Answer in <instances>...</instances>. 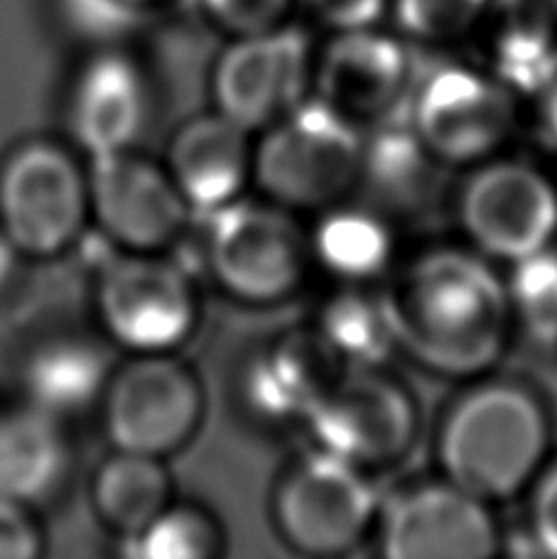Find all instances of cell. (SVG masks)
<instances>
[{"instance_id": "obj_1", "label": "cell", "mask_w": 557, "mask_h": 559, "mask_svg": "<svg viewBox=\"0 0 557 559\" xmlns=\"http://www.w3.org/2000/svg\"><path fill=\"white\" fill-rule=\"evenodd\" d=\"M381 302L395 346L432 373L484 376L509 346V293L479 253L427 251L398 273Z\"/></svg>"}, {"instance_id": "obj_2", "label": "cell", "mask_w": 557, "mask_h": 559, "mask_svg": "<svg viewBox=\"0 0 557 559\" xmlns=\"http://www.w3.org/2000/svg\"><path fill=\"white\" fill-rule=\"evenodd\" d=\"M550 415L531 388L482 381L447 411L437 435L442 478L484 503L511 501L548 462Z\"/></svg>"}, {"instance_id": "obj_3", "label": "cell", "mask_w": 557, "mask_h": 559, "mask_svg": "<svg viewBox=\"0 0 557 559\" xmlns=\"http://www.w3.org/2000/svg\"><path fill=\"white\" fill-rule=\"evenodd\" d=\"M362 126L320 98H305L263 128L253 147V182L291 212H324L359 187Z\"/></svg>"}, {"instance_id": "obj_4", "label": "cell", "mask_w": 557, "mask_h": 559, "mask_svg": "<svg viewBox=\"0 0 557 559\" xmlns=\"http://www.w3.org/2000/svg\"><path fill=\"white\" fill-rule=\"evenodd\" d=\"M204 216L206 271L224 293L265 307L300 289L312 251L291 209L236 199Z\"/></svg>"}, {"instance_id": "obj_5", "label": "cell", "mask_w": 557, "mask_h": 559, "mask_svg": "<svg viewBox=\"0 0 557 559\" xmlns=\"http://www.w3.org/2000/svg\"><path fill=\"white\" fill-rule=\"evenodd\" d=\"M94 299L106 336L131 354H173L199 322L192 277L163 253L111 248L98 263Z\"/></svg>"}, {"instance_id": "obj_6", "label": "cell", "mask_w": 557, "mask_h": 559, "mask_svg": "<svg viewBox=\"0 0 557 559\" xmlns=\"http://www.w3.org/2000/svg\"><path fill=\"white\" fill-rule=\"evenodd\" d=\"M92 222L88 177L55 140H27L0 167V228L23 258H57Z\"/></svg>"}, {"instance_id": "obj_7", "label": "cell", "mask_w": 557, "mask_h": 559, "mask_svg": "<svg viewBox=\"0 0 557 559\" xmlns=\"http://www.w3.org/2000/svg\"><path fill=\"white\" fill-rule=\"evenodd\" d=\"M364 472L322 449L287 468L273 493L283 543L310 557L346 555L362 545L378 518V496Z\"/></svg>"}, {"instance_id": "obj_8", "label": "cell", "mask_w": 557, "mask_h": 559, "mask_svg": "<svg viewBox=\"0 0 557 559\" xmlns=\"http://www.w3.org/2000/svg\"><path fill=\"white\" fill-rule=\"evenodd\" d=\"M102 411L114 449L167 459L202 425L204 391L173 354H133L111 373Z\"/></svg>"}, {"instance_id": "obj_9", "label": "cell", "mask_w": 557, "mask_h": 559, "mask_svg": "<svg viewBox=\"0 0 557 559\" xmlns=\"http://www.w3.org/2000/svg\"><path fill=\"white\" fill-rule=\"evenodd\" d=\"M411 128L437 163L476 167L515 131V96L491 72L445 64L415 88Z\"/></svg>"}, {"instance_id": "obj_10", "label": "cell", "mask_w": 557, "mask_h": 559, "mask_svg": "<svg viewBox=\"0 0 557 559\" xmlns=\"http://www.w3.org/2000/svg\"><path fill=\"white\" fill-rule=\"evenodd\" d=\"M457 214L476 251L513 265L555 243L557 187L533 165L491 157L464 182Z\"/></svg>"}, {"instance_id": "obj_11", "label": "cell", "mask_w": 557, "mask_h": 559, "mask_svg": "<svg viewBox=\"0 0 557 559\" xmlns=\"http://www.w3.org/2000/svg\"><path fill=\"white\" fill-rule=\"evenodd\" d=\"M322 452L362 468L401 459L417 435V407L405 388L376 368H346L305 417Z\"/></svg>"}, {"instance_id": "obj_12", "label": "cell", "mask_w": 557, "mask_h": 559, "mask_svg": "<svg viewBox=\"0 0 557 559\" xmlns=\"http://www.w3.org/2000/svg\"><path fill=\"white\" fill-rule=\"evenodd\" d=\"M88 214L118 251L163 253L182 236L192 209L163 163L133 150L92 157Z\"/></svg>"}, {"instance_id": "obj_13", "label": "cell", "mask_w": 557, "mask_h": 559, "mask_svg": "<svg viewBox=\"0 0 557 559\" xmlns=\"http://www.w3.org/2000/svg\"><path fill=\"white\" fill-rule=\"evenodd\" d=\"M312 69L310 39L300 29L273 27L238 37L214 64L216 111L248 133L263 131L305 102Z\"/></svg>"}, {"instance_id": "obj_14", "label": "cell", "mask_w": 557, "mask_h": 559, "mask_svg": "<svg viewBox=\"0 0 557 559\" xmlns=\"http://www.w3.org/2000/svg\"><path fill=\"white\" fill-rule=\"evenodd\" d=\"M499 547L491 506L447 478L398 496L381 518L388 559H486Z\"/></svg>"}, {"instance_id": "obj_15", "label": "cell", "mask_w": 557, "mask_h": 559, "mask_svg": "<svg viewBox=\"0 0 557 559\" xmlns=\"http://www.w3.org/2000/svg\"><path fill=\"white\" fill-rule=\"evenodd\" d=\"M151 121V86L131 55L102 47L79 67L67 96V123L88 157L133 150Z\"/></svg>"}, {"instance_id": "obj_16", "label": "cell", "mask_w": 557, "mask_h": 559, "mask_svg": "<svg viewBox=\"0 0 557 559\" xmlns=\"http://www.w3.org/2000/svg\"><path fill=\"white\" fill-rule=\"evenodd\" d=\"M317 98L356 126L376 123L401 106L413 84L411 57L398 39L371 27L344 29L312 69Z\"/></svg>"}, {"instance_id": "obj_17", "label": "cell", "mask_w": 557, "mask_h": 559, "mask_svg": "<svg viewBox=\"0 0 557 559\" xmlns=\"http://www.w3.org/2000/svg\"><path fill=\"white\" fill-rule=\"evenodd\" d=\"M344 371L346 364L320 329H295L246 366L244 401L258 417L271 423H305Z\"/></svg>"}, {"instance_id": "obj_18", "label": "cell", "mask_w": 557, "mask_h": 559, "mask_svg": "<svg viewBox=\"0 0 557 559\" xmlns=\"http://www.w3.org/2000/svg\"><path fill=\"white\" fill-rule=\"evenodd\" d=\"M251 133L212 111L177 128L167 145L165 169L192 212L212 214L241 199L253 177Z\"/></svg>"}, {"instance_id": "obj_19", "label": "cell", "mask_w": 557, "mask_h": 559, "mask_svg": "<svg viewBox=\"0 0 557 559\" xmlns=\"http://www.w3.org/2000/svg\"><path fill=\"white\" fill-rule=\"evenodd\" d=\"M64 419L33 403L0 407V496L37 506L52 498L72 472Z\"/></svg>"}, {"instance_id": "obj_20", "label": "cell", "mask_w": 557, "mask_h": 559, "mask_svg": "<svg viewBox=\"0 0 557 559\" xmlns=\"http://www.w3.org/2000/svg\"><path fill=\"white\" fill-rule=\"evenodd\" d=\"M111 373L106 352L92 338H47L23 364L25 401L67 423L102 405Z\"/></svg>"}, {"instance_id": "obj_21", "label": "cell", "mask_w": 557, "mask_h": 559, "mask_svg": "<svg viewBox=\"0 0 557 559\" xmlns=\"http://www.w3.org/2000/svg\"><path fill=\"white\" fill-rule=\"evenodd\" d=\"M92 503L98 521L123 540L141 533L173 503V476L165 459L114 449L92 478Z\"/></svg>"}, {"instance_id": "obj_22", "label": "cell", "mask_w": 557, "mask_h": 559, "mask_svg": "<svg viewBox=\"0 0 557 559\" xmlns=\"http://www.w3.org/2000/svg\"><path fill=\"white\" fill-rule=\"evenodd\" d=\"M437 167L445 165L427 153L407 126L366 143L359 187L369 189L378 212H420L437 187Z\"/></svg>"}, {"instance_id": "obj_23", "label": "cell", "mask_w": 557, "mask_h": 559, "mask_svg": "<svg viewBox=\"0 0 557 559\" xmlns=\"http://www.w3.org/2000/svg\"><path fill=\"white\" fill-rule=\"evenodd\" d=\"M491 67L513 94L550 88L557 82V43L548 10L511 0L491 39Z\"/></svg>"}, {"instance_id": "obj_24", "label": "cell", "mask_w": 557, "mask_h": 559, "mask_svg": "<svg viewBox=\"0 0 557 559\" xmlns=\"http://www.w3.org/2000/svg\"><path fill=\"white\" fill-rule=\"evenodd\" d=\"M310 236L312 261L352 283L378 275L391 261L393 238L381 216L366 209L330 206Z\"/></svg>"}, {"instance_id": "obj_25", "label": "cell", "mask_w": 557, "mask_h": 559, "mask_svg": "<svg viewBox=\"0 0 557 559\" xmlns=\"http://www.w3.org/2000/svg\"><path fill=\"white\" fill-rule=\"evenodd\" d=\"M317 329L342 356L346 368H376L398 348L381 297L356 289L332 297Z\"/></svg>"}, {"instance_id": "obj_26", "label": "cell", "mask_w": 557, "mask_h": 559, "mask_svg": "<svg viewBox=\"0 0 557 559\" xmlns=\"http://www.w3.org/2000/svg\"><path fill=\"white\" fill-rule=\"evenodd\" d=\"M222 547L216 518L189 503H170L141 533L123 540V552L138 559H214Z\"/></svg>"}, {"instance_id": "obj_27", "label": "cell", "mask_w": 557, "mask_h": 559, "mask_svg": "<svg viewBox=\"0 0 557 559\" xmlns=\"http://www.w3.org/2000/svg\"><path fill=\"white\" fill-rule=\"evenodd\" d=\"M506 283L513 324L535 338H557V253L550 248L511 265Z\"/></svg>"}, {"instance_id": "obj_28", "label": "cell", "mask_w": 557, "mask_h": 559, "mask_svg": "<svg viewBox=\"0 0 557 559\" xmlns=\"http://www.w3.org/2000/svg\"><path fill=\"white\" fill-rule=\"evenodd\" d=\"M489 0H395V17L407 35L440 43L476 25Z\"/></svg>"}, {"instance_id": "obj_29", "label": "cell", "mask_w": 557, "mask_h": 559, "mask_svg": "<svg viewBox=\"0 0 557 559\" xmlns=\"http://www.w3.org/2000/svg\"><path fill=\"white\" fill-rule=\"evenodd\" d=\"M67 25L79 37L102 47H114L133 35L143 23L145 10L128 0H59Z\"/></svg>"}, {"instance_id": "obj_30", "label": "cell", "mask_w": 557, "mask_h": 559, "mask_svg": "<svg viewBox=\"0 0 557 559\" xmlns=\"http://www.w3.org/2000/svg\"><path fill=\"white\" fill-rule=\"evenodd\" d=\"M216 27L236 37L258 35L281 23L287 0H194Z\"/></svg>"}, {"instance_id": "obj_31", "label": "cell", "mask_w": 557, "mask_h": 559, "mask_svg": "<svg viewBox=\"0 0 557 559\" xmlns=\"http://www.w3.org/2000/svg\"><path fill=\"white\" fill-rule=\"evenodd\" d=\"M43 547L33 508L0 496V559H35L43 555Z\"/></svg>"}, {"instance_id": "obj_32", "label": "cell", "mask_w": 557, "mask_h": 559, "mask_svg": "<svg viewBox=\"0 0 557 559\" xmlns=\"http://www.w3.org/2000/svg\"><path fill=\"white\" fill-rule=\"evenodd\" d=\"M531 525L535 543L557 557V462L545 466L533 481Z\"/></svg>"}, {"instance_id": "obj_33", "label": "cell", "mask_w": 557, "mask_h": 559, "mask_svg": "<svg viewBox=\"0 0 557 559\" xmlns=\"http://www.w3.org/2000/svg\"><path fill=\"white\" fill-rule=\"evenodd\" d=\"M324 23L336 29L374 27L381 17L386 0H305Z\"/></svg>"}, {"instance_id": "obj_34", "label": "cell", "mask_w": 557, "mask_h": 559, "mask_svg": "<svg viewBox=\"0 0 557 559\" xmlns=\"http://www.w3.org/2000/svg\"><path fill=\"white\" fill-rule=\"evenodd\" d=\"M20 258H23V253L17 251L15 243L10 241V238L3 234V228H0V295H3L10 287V283L15 280Z\"/></svg>"}, {"instance_id": "obj_35", "label": "cell", "mask_w": 557, "mask_h": 559, "mask_svg": "<svg viewBox=\"0 0 557 559\" xmlns=\"http://www.w3.org/2000/svg\"><path fill=\"white\" fill-rule=\"evenodd\" d=\"M543 126L557 153V82L543 94Z\"/></svg>"}, {"instance_id": "obj_36", "label": "cell", "mask_w": 557, "mask_h": 559, "mask_svg": "<svg viewBox=\"0 0 557 559\" xmlns=\"http://www.w3.org/2000/svg\"><path fill=\"white\" fill-rule=\"evenodd\" d=\"M128 3L135 5V8H141V10H147L153 3H157V0H128Z\"/></svg>"}, {"instance_id": "obj_37", "label": "cell", "mask_w": 557, "mask_h": 559, "mask_svg": "<svg viewBox=\"0 0 557 559\" xmlns=\"http://www.w3.org/2000/svg\"><path fill=\"white\" fill-rule=\"evenodd\" d=\"M550 5L557 10V0H550Z\"/></svg>"}]
</instances>
